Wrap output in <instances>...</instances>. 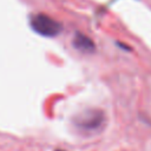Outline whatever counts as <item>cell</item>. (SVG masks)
I'll return each mask as SVG.
<instances>
[{
	"instance_id": "obj_1",
	"label": "cell",
	"mask_w": 151,
	"mask_h": 151,
	"mask_svg": "<svg viewBox=\"0 0 151 151\" xmlns=\"http://www.w3.org/2000/svg\"><path fill=\"white\" fill-rule=\"evenodd\" d=\"M32 28L41 35L54 37L60 33L61 25L57 20L52 19L46 14H35L31 18Z\"/></svg>"
},
{
	"instance_id": "obj_4",
	"label": "cell",
	"mask_w": 151,
	"mask_h": 151,
	"mask_svg": "<svg viewBox=\"0 0 151 151\" xmlns=\"http://www.w3.org/2000/svg\"><path fill=\"white\" fill-rule=\"evenodd\" d=\"M57 151H64V150H57Z\"/></svg>"
},
{
	"instance_id": "obj_2",
	"label": "cell",
	"mask_w": 151,
	"mask_h": 151,
	"mask_svg": "<svg viewBox=\"0 0 151 151\" xmlns=\"http://www.w3.org/2000/svg\"><path fill=\"white\" fill-rule=\"evenodd\" d=\"M103 122H104L103 112L94 110V111L86 112L84 114V117L80 119L79 125L87 130H96L103 124Z\"/></svg>"
},
{
	"instance_id": "obj_3",
	"label": "cell",
	"mask_w": 151,
	"mask_h": 151,
	"mask_svg": "<svg viewBox=\"0 0 151 151\" xmlns=\"http://www.w3.org/2000/svg\"><path fill=\"white\" fill-rule=\"evenodd\" d=\"M74 46L84 52H91L94 50V44L92 42V40L83 34H77V37L74 38V41H73Z\"/></svg>"
}]
</instances>
